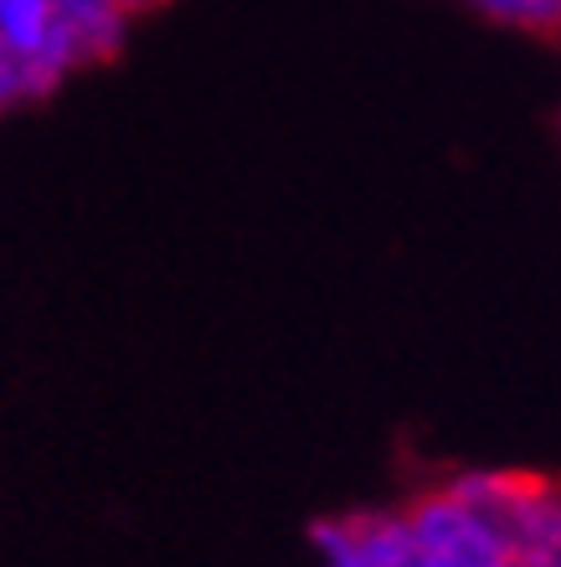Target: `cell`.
<instances>
[{"instance_id": "1", "label": "cell", "mask_w": 561, "mask_h": 567, "mask_svg": "<svg viewBox=\"0 0 561 567\" xmlns=\"http://www.w3.org/2000/svg\"><path fill=\"white\" fill-rule=\"evenodd\" d=\"M402 522L413 532V547L423 557V567H510L516 563L510 542L495 532V522L458 485L423 491L413 506L402 511Z\"/></svg>"}, {"instance_id": "2", "label": "cell", "mask_w": 561, "mask_h": 567, "mask_svg": "<svg viewBox=\"0 0 561 567\" xmlns=\"http://www.w3.org/2000/svg\"><path fill=\"white\" fill-rule=\"evenodd\" d=\"M325 567H423L402 511H361L314 532Z\"/></svg>"}, {"instance_id": "3", "label": "cell", "mask_w": 561, "mask_h": 567, "mask_svg": "<svg viewBox=\"0 0 561 567\" xmlns=\"http://www.w3.org/2000/svg\"><path fill=\"white\" fill-rule=\"evenodd\" d=\"M0 47L27 58L31 68H42L52 83L77 73L67 58V42H62L58 0H0Z\"/></svg>"}, {"instance_id": "4", "label": "cell", "mask_w": 561, "mask_h": 567, "mask_svg": "<svg viewBox=\"0 0 561 567\" xmlns=\"http://www.w3.org/2000/svg\"><path fill=\"white\" fill-rule=\"evenodd\" d=\"M58 21H62V42L73 68H93V62L114 58L124 47L134 11L124 0H58Z\"/></svg>"}, {"instance_id": "5", "label": "cell", "mask_w": 561, "mask_h": 567, "mask_svg": "<svg viewBox=\"0 0 561 567\" xmlns=\"http://www.w3.org/2000/svg\"><path fill=\"white\" fill-rule=\"evenodd\" d=\"M58 83L42 73V68H31L27 58H15L0 47V114L6 109H21V104H37L42 93H52Z\"/></svg>"}, {"instance_id": "6", "label": "cell", "mask_w": 561, "mask_h": 567, "mask_svg": "<svg viewBox=\"0 0 561 567\" xmlns=\"http://www.w3.org/2000/svg\"><path fill=\"white\" fill-rule=\"evenodd\" d=\"M474 11H485L489 21L526 31H561V0H469Z\"/></svg>"}, {"instance_id": "7", "label": "cell", "mask_w": 561, "mask_h": 567, "mask_svg": "<svg viewBox=\"0 0 561 567\" xmlns=\"http://www.w3.org/2000/svg\"><path fill=\"white\" fill-rule=\"evenodd\" d=\"M124 6H129V11L139 16V11H145V6H155V0H124Z\"/></svg>"}]
</instances>
